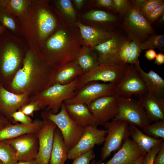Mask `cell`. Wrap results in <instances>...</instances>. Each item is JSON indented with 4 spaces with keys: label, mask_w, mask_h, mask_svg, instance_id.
Here are the masks:
<instances>
[{
    "label": "cell",
    "mask_w": 164,
    "mask_h": 164,
    "mask_svg": "<svg viewBox=\"0 0 164 164\" xmlns=\"http://www.w3.org/2000/svg\"><path fill=\"white\" fill-rule=\"evenodd\" d=\"M142 131L149 136L164 140V120L153 122L143 128Z\"/></svg>",
    "instance_id": "836d02e7"
},
{
    "label": "cell",
    "mask_w": 164,
    "mask_h": 164,
    "mask_svg": "<svg viewBox=\"0 0 164 164\" xmlns=\"http://www.w3.org/2000/svg\"></svg>",
    "instance_id": "680465c9"
},
{
    "label": "cell",
    "mask_w": 164,
    "mask_h": 164,
    "mask_svg": "<svg viewBox=\"0 0 164 164\" xmlns=\"http://www.w3.org/2000/svg\"><path fill=\"white\" fill-rule=\"evenodd\" d=\"M79 29L82 46L93 49L95 46L108 40L114 34L97 27L84 25L76 22Z\"/></svg>",
    "instance_id": "e0dca14e"
},
{
    "label": "cell",
    "mask_w": 164,
    "mask_h": 164,
    "mask_svg": "<svg viewBox=\"0 0 164 164\" xmlns=\"http://www.w3.org/2000/svg\"><path fill=\"white\" fill-rule=\"evenodd\" d=\"M83 74L75 60L55 66L50 75L48 87L56 83L68 84Z\"/></svg>",
    "instance_id": "d6986e66"
},
{
    "label": "cell",
    "mask_w": 164,
    "mask_h": 164,
    "mask_svg": "<svg viewBox=\"0 0 164 164\" xmlns=\"http://www.w3.org/2000/svg\"><path fill=\"white\" fill-rule=\"evenodd\" d=\"M15 164H38L36 159L28 161H18Z\"/></svg>",
    "instance_id": "816d5d0a"
},
{
    "label": "cell",
    "mask_w": 164,
    "mask_h": 164,
    "mask_svg": "<svg viewBox=\"0 0 164 164\" xmlns=\"http://www.w3.org/2000/svg\"><path fill=\"white\" fill-rule=\"evenodd\" d=\"M164 13V3L156 7L150 12L145 18L150 24L153 23Z\"/></svg>",
    "instance_id": "60d3db41"
},
{
    "label": "cell",
    "mask_w": 164,
    "mask_h": 164,
    "mask_svg": "<svg viewBox=\"0 0 164 164\" xmlns=\"http://www.w3.org/2000/svg\"><path fill=\"white\" fill-rule=\"evenodd\" d=\"M45 119L54 123L60 131L65 144L69 151L77 143L84 132V128L76 124L70 117L63 103L58 113L45 114Z\"/></svg>",
    "instance_id": "8992f818"
},
{
    "label": "cell",
    "mask_w": 164,
    "mask_h": 164,
    "mask_svg": "<svg viewBox=\"0 0 164 164\" xmlns=\"http://www.w3.org/2000/svg\"><path fill=\"white\" fill-rule=\"evenodd\" d=\"M142 50H154L157 48L163 51L164 49V35L154 34L141 43Z\"/></svg>",
    "instance_id": "1f68e13d"
},
{
    "label": "cell",
    "mask_w": 164,
    "mask_h": 164,
    "mask_svg": "<svg viewBox=\"0 0 164 164\" xmlns=\"http://www.w3.org/2000/svg\"><path fill=\"white\" fill-rule=\"evenodd\" d=\"M163 3L162 0H146L140 9V12L145 18L156 7Z\"/></svg>",
    "instance_id": "f35d334b"
},
{
    "label": "cell",
    "mask_w": 164,
    "mask_h": 164,
    "mask_svg": "<svg viewBox=\"0 0 164 164\" xmlns=\"http://www.w3.org/2000/svg\"><path fill=\"white\" fill-rule=\"evenodd\" d=\"M43 121V127L37 133L39 145L36 159L38 164H50L54 133L57 126L50 120L44 119Z\"/></svg>",
    "instance_id": "2e32d148"
},
{
    "label": "cell",
    "mask_w": 164,
    "mask_h": 164,
    "mask_svg": "<svg viewBox=\"0 0 164 164\" xmlns=\"http://www.w3.org/2000/svg\"><path fill=\"white\" fill-rule=\"evenodd\" d=\"M107 133L106 130L99 129L97 126L85 128L78 142L68 151V159H73L93 149L95 145L102 144Z\"/></svg>",
    "instance_id": "9a60e30c"
},
{
    "label": "cell",
    "mask_w": 164,
    "mask_h": 164,
    "mask_svg": "<svg viewBox=\"0 0 164 164\" xmlns=\"http://www.w3.org/2000/svg\"><path fill=\"white\" fill-rule=\"evenodd\" d=\"M134 66L144 82L148 93L160 98H164V80L152 70L144 71L141 67L139 61Z\"/></svg>",
    "instance_id": "7402d4cb"
},
{
    "label": "cell",
    "mask_w": 164,
    "mask_h": 164,
    "mask_svg": "<svg viewBox=\"0 0 164 164\" xmlns=\"http://www.w3.org/2000/svg\"><path fill=\"white\" fill-rule=\"evenodd\" d=\"M0 22L5 28L14 33L18 32V27L13 16L8 14L0 8Z\"/></svg>",
    "instance_id": "e575fe53"
},
{
    "label": "cell",
    "mask_w": 164,
    "mask_h": 164,
    "mask_svg": "<svg viewBox=\"0 0 164 164\" xmlns=\"http://www.w3.org/2000/svg\"><path fill=\"white\" fill-rule=\"evenodd\" d=\"M0 160L3 164H15L17 162L14 150L4 141H0Z\"/></svg>",
    "instance_id": "d6a6232c"
},
{
    "label": "cell",
    "mask_w": 164,
    "mask_h": 164,
    "mask_svg": "<svg viewBox=\"0 0 164 164\" xmlns=\"http://www.w3.org/2000/svg\"><path fill=\"white\" fill-rule=\"evenodd\" d=\"M15 122H20L25 125H30L32 124L33 121L29 117L20 110L15 111L11 115Z\"/></svg>",
    "instance_id": "b9f144b4"
},
{
    "label": "cell",
    "mask_w": 164,
    "mask_h": 164,
    "mask_svg": "<svg viewBox=\"0 0 164 164\" xmlns=\"http://www.w3.org/2000/svg\"><path fill=\"white\" fill-rule=\"evenodd\" d=\"M57 28L39 51L44 59L54 67L75 60L82 47L76 23L64 21Z\"/></svg>",
    "instance_id": "7a4b0ae2"
},
{
    "label": "cell",
    "mask_w": 164,
    "mask_h": 164,
    "mask_svg": "<svg viewBox=\"0 0 164 164\" xmlns=\"http://www.w3.org/2000/svg\"><path fill=\"white\" fill-rule=\"evenodd\" d=\"M56 2L58 8L67 21L76 23V13L71 1L58 0Z\"/></svg>",
    "instance_id": "4dcf8cb0"
},
{
    "label": "cell",
    "mask_w": 164,
    "mask_h": 164,
    "mask_svg": "<svg viewBox=\"0 0 164 164\" xmlns=\"http://www.w3.org/2000/svg\"><path fill=\"white\" fill-rule=\"evenodd\" d=\"M116 94L131 98L132 95L141 98L148 93L147 87L133 64H128L122 78L115 88Z\"/></svg>",
    "instance_id": "8fae6325"
},
{
    "label": "cell",
    "mask_w": 164,
    "mask_h": 164,
    "mask_svg": "<svg viewBox=\"0 0 164 164\" xmlns=\"http://www.w3.org/2000/svg\"><path fill=\"white\" fill-rule=\"evenodd\" d=\"M153 164H164V141L160 147L153 161Z\"/></svg>",
    "instance_id": "f6af8a7d"
},
{
    "label": "cell",
    "mask_w": 164,
    "mask_h": 164,
    "mask_svg": "<svg viewBox=\"0 0 164 164\" xmlns=\"http://www.w3.org/2000/svg\"><path fill=\"white\" fill-rule=\"evenodd\" d=\"M83 17L87 20L100 22H112L117 20L114 15L102 10H91L84 14Z\"/></svg>",
    "instance_id": "f546056e"
},
{
    "label": "cell",
    "mask_w": 164,
    "mask_h": 164,
    "mask_svg": "<svg viewBox=\"0 0 164 164\" xmlns=\"http://www.w3.org/2000/svg\"><path fill=\"white\" fill-rule=\"evenodd\" d=\"M26 94H15L2 87L0 88V108L10 115L22 106L26 101Z\"/></svg>",
    "instance_id": "484cf974"
},
{
    "label": "cell",
    "mask_w": 164,
    "mask_h": 164,
    "mask_svg": "<svg viewBox=\"0 0 164 164\" xmlns=\"http://www.w3.org/2000/svg\"><path fill=\"white\" fill-rule=\"evenodd\" d=\"M129 125L126 121L114 118L104 126L107 133L101 150V160L121 148L124 141L129 137Z\"/></svg>",
    "instance_id": "9c48e42d"
},
{
    "label": "cell",
    "mask_w": 164,
    "mask_h": 164,
    "mask_svg": "<svg viewBox=\"0 0 164 164\" xmlns=\"http://www.w3.org/2000/svg\"><path fill=\"white\" fill-rule=\"evenodd\" d=\"M39 103L34 102L23 105L20 111L26 115H32L34 112L39 109Z\"/></svg>",
    "instance_id": "ee69618b"
},
{
    "label": "cell",
    "mask_w": 164,
    "mask_h": 164,
    "mask_svg": "<svg viewBox=\"0 0 164 164\" xmlns=\"http://www.w3.org/2000/svg\"><path fill=\"white\" fill-rule=\"evenodd\" d=\"M128 65L122 63L100 64L77 78L76 92L85 84L92 81H101L116 85L123 76Z\"/></svg>",
    "instance_id": "5b68a950"
},
{
    "label": "cell",
    "mask_w": 164,
    "mask_h": 164,
    "mask_svg": "<svg viewBox=\"0 0 164 164\" xmlns=\"http://www.w3.org/2000/svg\"><path fill=\"white\" fill-rule=\"evenodd\" d=\"M22 40L6 29L0 35V67L5 76L12 74L20 64L22 49L26 47Z\"/></svg>",
    "instance_id": "277c9868"
},
{
    "label": "cell",
    "mask_w": 164,
    "mask_h": 164,
    "mask_svg": "<svg viewBox=\"0 0 164 164\" xmlns=\"http://www.w3.org/2000/svg\"><path fill=\"white\" fill-rule=\"evenodd\" d=\"M130 1L131 8L124 17L121 27L131 40L136 39L141 43L155 32L141 13L140 8Z\"/></svg>",
    "instance_id": "52a82bcc"
},
{
    "label": "cell",
    "mask_w": 164,
    "mask_h": 164,
    "mask_svg": "<svg viewBox=\"0 0 164 164\" xmlns=\"http://www.w3.org/2000/svg\"><path fill=\"white\" fill-rule=\"evenodd\" d=\"M114 118L143 129L151 124L140 100L119 97V109Z\"/></svg>",
    "instance_id": "30bf717a"
},
{
    "label": "cell",
    "mask_w": 164,
    "mask_h": 164,
    "mask_svg": "<svg viewBox=\"0 0 164 164\" xmlns=\"http://www.w3.org/2000/svg\"><path fill=\"white\" fill-rule=\"evenodd\" d=\"M9 124L8 121L0 117V130Z\"/></svg>",
    "instance_id": "f907efd6"
},
{
    "label": "cell",
    "mask_w": 164,
    "mask_h": 164,
    "mask_svg": "<svg viewBox=\"0 0 164 164\" xmlns=\"http://www.w3.org/2000/svg\"><path fill=\"white\" fill-rule=\"evenodd\" d=\"M91 164H104V163L102 162V160H100L98 161H96L95 160H93L91 162Z\"/></svg>",
    "instance_id": "db71d44e"
},
{
    "label": "cell",
    "mask_w": 164,
    "mask_h": 164,
    "mask_svg": "<svg viewBox=\"0 0 164 164\" xmlns=\"http://www.w3.org/2000/svg\"><path fill=\"white\" fill-rule=\"evenodd\" d=\"M22 67L17 72L11 85L15 91L26 92L30 90L38 77L49 80L54 67L43 58L39 51L30 49L26 52Z\"/></svg>",
    "instance_id": "3957f363"
},
{
    "label": "cell",
    "mask_w": 164,
    "mask_h": 164,
    "mask_svg": "<svg viewBox=\"0 0 164 164\" xmlns=\"http://www.w3.org/2000/svg\"><path fill=\"white\" fill-rule=\"evenodd\" d=\"M77 78L68 84H54L45 89L40 95V106H47V110L52 114L58 113L64 101L75 95Z\"/></svg>",
    "instance_id": "ba28073f"
},
{
    "label": "cell",
    "mask_w": 164,
    "mask_h": 164,
    "mask_svg": "<svg viewBox=\"0 0 164 164\" xmlns=\"http://www.w3.org/2000/svg\"><path fill=\"white\" fill-rule=\"evenodd\" d=\"M143 154L129 137L124 141L121 148L113 157L104 164H133Z\"/></svg>",
    "instance_id": "ffe728a7"
},
{
    "label": "cell",
    "mask_w": 164,
    "mask_h": 164,
    "mask_svg": "<svg viewBox=\"0 0 164 164\" xmlns=\"http://www.w3.org/2000/svg\"><path fill=\"white\" fill-rule=\"evenodd\" d=\"M37 133H29L4 141L14 150L17 162L28 161L36 159L39 145Z\"/></svg>",
    "instance_id": "5bb4252c"
},
{
    "label": "cell",
    "mask_w": 164,
    "mask_h": 164,
    "mask_svg": "<svg viewBox=\"0 0 164 164\" xmlns=\"http://www.w3.org/2000/svg\"><path fill=\"white\" fill-rule=\"evenodd\" d=\"M151 122L164 120V98L148 93L139 98Z\"/></svg>",
    "instance_id": "cb8c5ba5"
},
{
    "label": "cell",
    "mask_w": 164,
    "mask_h": 164,
    "mask_svg": "<svg viewBox=\"0 0 164 164\" xmlns=\"http://www.w3.org/2000/svg\"><path fill=\"white\" fill-rule=\"evenodd\" d=\"M0 164H3V162L0 160Z\"/></svg>",
    "instance_id": "6f0895ef"
},
{
    "label": "cell",
    "mask_w": 164,
    "mask_h": 164,
    "mask_svg": "<svg viewBox=\"0 0 164 164\" xmlns=\"http://www.w3.org/2000/svg\"><path fill=\"white\" fill-rule=\"evenodd\" d=\"M116 85L110 83L91 82L82 87L76 92L73 97L66 100L64 103L65 104L80 103L87 106L99 97L116 94Z\"/></svg>",
    "instance_id": "7c38bea8"
},
{
    "label": "cell",
    "mask_w": 164,
    "mask_h": 164,
    "mask_svg": "<svg viewBox=\"0 0 164 164\" xmlns=\"http://www.w3.org/2000/svg\"><path fill=\"white\" fill-rule=\"evenodd\" d=\"M93 149L73 159L72 164H91V161L95 157Z\"/></svg>",
    "instance_id": "ab89813d"
},
{
    "label": "cell",
    "mask_w": 164,
    "mask_h": 164,
    "mask_svg": "<svg viewBox=\"0 0 164 164\" xmlns=\"http://www.w3.org/2000/svg\"><path fill=\"white\" fill-rule=\"evenodd\" d=\"M18 18V32L30 49L37 51L57 27L47 1L32 0L25 14Z\"/></svg>",
    "instance_id": "6da1fadb"
},
{
    "label": "cell",
    "mask_w": 164,
    "mask_h": 164,
    "mask_svg": "<svg viewBox=\"0 0 164 164\" xmlns=\"http://www.w3.org/2000/svg\"><path fill=\"white\" fill-rule=\"evenodd\" d=\"M129 136L143 154H146L154 147L160 145L164 140L147 135L136 126L129 124Z\"/></svg>",
    "instance_id": "d4e9b609"
},
{
    "label": "cell",
    "mask_w": 164,
    "mask_h": 164,
    "mask_svg": "<svg viewBox=\"0 0 164 164\" xmlns=\"http://www.w3.org/2000/svg\"><path fill=\"white\" fill-rule=\"evenodd\" d=\"M146 154H143L133 164H142L144 158Z\"/></svg>",
    "instance_id": "f5cc1de1"
},
{
    "label": "cell",
    "mask_w": 164,
    "mask_h": 164,
    "mask_svg": "<svg viewBox=\"0 0 164 164\" xmlns=\"http://www.w3.org/2000/svg\"><path fill=\"white\" fill-rule=\"evenodd\" d=\"M68 151L61 133L56 127L54 133L53 145L50 164H65L68 159Z\"/></svg>",
    "instance_id": "4316f807"
},
{
    "label": "cell",
    "mask_w": 164,
    "mask_h": 164,
    "mask_svg": "<svg viewBox=\"0 0 164 164\" xmlns=\"http://www.w3.org/2000/svg\"><path fill=\"white\" fill-rule=\"evenodd\" d=\"M32 0H0V8L13 16L19 18L26 12Z\"/></svg>",
    "instance_id": "f1b7e54d"
},
{
    "label": "cell",
    "mask_w": 164,
    "mask_h": 164,
    "mask_svg": "<svg viewBox=\"0 0 164 164\" xmlns=\"http://www.w3.org/2000/svg\"><path fill=\"white\" fill-rule=\"evenodd\" d=\"M161 144L154 147L146 154L142 164H153L154 159L160 149Z\"/></svg>",
    "instance_id": "7bdbcfd3"
},
{
    "label": "cell",
    "mask_w": 164,
    "mask_h": 164,
    "mask_svg": "<svg viewBox=\"0 0 164 164\" xmlns=\"http://www.w3.org/2000/svg\"><path fill=\"white\" fill-rule=\"evenodd\" d=\"M124 40L114 33L110 39L94 47L93 50L98 56L100 64L122 63L119 59L118 51Z\"/></svg>",
    "instance_id": "ac0fdd59"
},
{
    "label": "cell",
    "mask_w": 164,
    "mask_h": 164,
    "mask_svg": "<svg viewBox=\"0 0 164 164\" xmlns=\"http://www.w3.org/2000/svg\"><path fill=\"white\" fill-rule=\"evenodd\" d=\"M114 10L119 13L121 17H124L130 10L131 4L128 0H113Z\"/></svg>",
    "instance_id": "74e56055"
},
{
    "label": "cell",
    "mask_w": 164,
    "mask_h": 164,
    "mask_svg": "<svg viewBox=\"0 0 164 164\" xmlns=\"http://www.w3.org/2000/svg\"><path fill=\"white\" fill-rule=\"evenodd\" d=\"M119 97L116 94L103 96L93 101L87 105L99 125L104 126L115 118L118 111Z\"/></svg>",
    "instance_id": "4fadbf2b"
},
{
    "label": "cell",
    "mask_w": 164,
    "mask_h": 164,
    "mask_svg": "<svg viewBox=\"0 0 164 164\" xmlns=\"http://www.w3.org/2000/svg\"><path fill=\"white\" fill-rule=\"evenodd\" d=\"M65 104L70 117L80 127L85 128L99 125L97 119L87 105L80 103Z\"/></svg>",
    "instance_id": "44dd1931"
},
{
    "label": "cell",
    "mask_w": 164,
    "mask_h": 164,
    "mask_svg": "<svg viewBox=\"0 0 164 164\" xmlns=\"http://www.w3.org/2000/svg\"><path fill=\"white\" fill-rule=\"evenodd\" d=\"M43 125V121L39 120L34 121L30 125L10 123L0 130V141L12 139L29 133H37Z\"/></svg>",
    "instance_id": "603a6c76"
},
{
    "label": "cell",
    "mask_w": 164,
    "mask_h": 164,
    "mask_svg": "<svg viewBox=\"0 0 164 164\" xmlns=\"http://www.w3.org/2000/svg\"><path fill=\"white\" fill-rule=\"evenodd\" d=\"M154 63L158 66H161L164 63V54L160 53L157 54L155 59Z\"/></svg>",
    "instance_id": "c3c4849f"
},
{
    "label": "cell",
    "mask_w": 164,
    "mask_h": 164,
    "mask_svg": "<svg viewBox=\"0 0 164 164\" xmlns=\"http://www.w3.org/2000/svg\"><path fill=\"white\" fill-rule=\"evenodd\" d=\"M130 41L124 39L120 47L118 56L121 62L124 64H128V61L132 53V48Z\"/></svg>",
    "instance_id": "d590c367"
},
{
    "label": "cell",
    "mask_w": 164,
    "mask_h": 164,
    "mask_svg": "<svg viewBox=\"0 0 164 164\" xmlns=\"http://www.w3.org/2000/svg\"><path fill=\"white\" fill-rule=\"evenodd\" d=\"M130 43L132 48V53L128 61V64L134 65L139 61L138 58L142 51L141 43L137 40L134 39L131 40Z\"/></svg>",
    "instance_id": "8d00e7d4"
},
{
    "label": "cell",
    "mask_w": 164,
    "mask_h": 164,
    "mask_svg": "<svg viewBox=\"0 0 164 164\" xmlns=\"http://www.w3.org/2000/svg\"><path fill=\"white\" fill-rule=\"evenodd\" d=\"M96 4L99 7L114 10L113 0H97Z\"/></svg>",
    "instance_id": "bcb514c9"
},
{
    "label": "cell",
    "mask_w": 164,
    "mask_h": 164,
    "mask_svg": "<svg viewBox=\"0 0 164 164\" xmlns=\"http://www.w3.org/2000/svg\"><path fill=\"white\" fill-rule=\"evenodd\" d=\"M75 60L83 74L100 64L98 56L94 51L83 46L79 51Z\"/></svg>",
    "instance_id": "83f0119b"
},
{
    "label": "cell",
    "mask_w": 164,
    "mask_h": 164,
    "mask_svg": "<svg viewBox=\"0 0 164 164\" xmlns=\"http://www.w3.org/2000/svg\"><path fill=\"white\" fill-rule=\"evenodd\" d=\"M0 22V35H1L5 30V29Z\"/></svg>",
    "instance_id": "11a10c76"
},
{
    "label": "cell",
    "mask_w": 164,
    "mask_h": 164,
    "mask_svg": "<svg viewBox=\"0 0 164 164\" xmlns=\"http://www.w3.org/2000/svg\"><path fill=\"white\" fill-rule=\"evenodd\" d=\"M73 1L77 7L79 9L82 7L84 2V0H74Z\"/></svg>",
    "instance_id": "681fc988"
},
{
    "label": "cell",
    "mask_w": 164,
    "mask_h": 164,
    "mask_svg": "<svg viewBox=\"0 0 164 164\" xmlns=\"http://www.w3.org/2000/svg\"><path fill=\"white\" fill-rule=\"evenodd\" d=\"M156 55L157 54L155 50L149 49L145 51V56L148 60L152 61L155 59Z\"/></svg>",
    "instance_id": "7dc6e473"
},
{
    "label": "cell",
    "mask_w": 164,
    "mask_h": 164,
    "mask_svg": "<svg viewBox=\"0 0 164 164\" xmlns=\"http://www.w3.org/2000/svg\"><path fill=\"white\" fill-rule=\"evenodd\" d=\"M159 19L160 22H162L164 21V13L160 17Z\"/></svg>",
    "instance_id": "9f6ffc18"
}]
</instances>
